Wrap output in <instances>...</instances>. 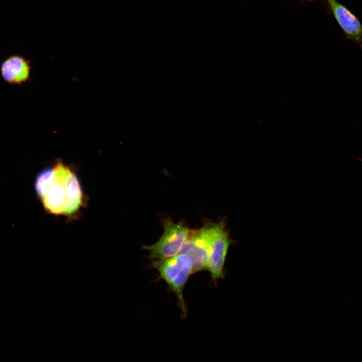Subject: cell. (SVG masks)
I'll list each match as a JSON object with an SVG mask.
<instances>
[{
    "label": "cell",
    "instance_id": "1",
    "mask_svg": "<svg viewBox=\"0 0 362 362\" xmlns=\"http://www.w3.org/2000/svg\"><path fill=\"white\" fill-rule=\"evenodd\" d=\"M35 188L49 213L71 216L82 205L83 195L79 180L72 169L61 162L41 171L36 177Z\"/></svg>",
    "mask_w": 362,
    "mask_h": 362
},
{
    "label": "cell",
    "instance_id": "2",
    "mask_svg": "<svg viewBox=\"0 0 362 362\" xmlns=\"http://www.w3.org/2000/svg\"><path fill=\"white\" fill-rule=\"evenodd\" d=\"M152 266L175 294L182 315L186 317L187 307L183 291L189 277L194 274L192 259L186 254L179 253L171 257L152 260Z\"/></svg>",
    "mask_w": 362,
    "mask_h": 362
},
{
    "label": "cell",
    "instance_id": "3",
    "mask_svg": "<svg viewBox=\"0 0 362 362\" xmlns=\"http://www.w3.org/2000/svg\"><path fill=\"white\" fill-rule=\"evenodd\" d=\"M219 222H206L197 229H190L179 253L190 257L193 263L194 274L207 270L211 244Z\"/></svg>",
    "mask_w": 362,
    "mask_h": 362
},
{
    "label": "cell",
    "instance_id": "4",
    "mask_svg": "<svg viewBox=\"0 0 362 362\" xmlns=\"http://www.w3.org/2000/svg\"><path fill=\"white\" fill-rule=\"evenodd\" d=\"M163 233L159 239L151 245H144L149 251V258L161 259L178 254L185 243L190 229L182 222L175 223L169 219L163 221Z\"/></svg>",
    "mask_w": 362,
    "mask_h": 362
},
{
    "label": "cell",
    "instance_id": "5",
    "mask_svg": "<svg viewBox=\"0 0 362 362\" xmlns=\"http://www.w3.org/2000/svg\"><path fill=\"white\" fill-rule=\"evenodd\" d=\"M226 221L222 220L213 238L208 261L207 268L212 280L216 282L225 276L224 265L230 246L234 242L225 229Z\"/></svg>",
    "mask_w": 362,
    "mask_h": 362
},
{
    "label": "cell",
    "instance_id": "6",
    "mask_svg": "<svg viewBox=\"0 0 362 362\" xmlns=\"http://www.w3.org/2000/svg\"><path fill=\"white\" fill-rule=\"evenodd\" d=\"M329 8L347 40L362 48V24L347 7L336 0H326Z\"/></svg>",
    "mask_w": 362,
    "mask_h": 362
},
{
    "label": "cell",
    "instance_id": "7",
    "mask_svg": "<svg viewBox=\"0 0 362 362\" xmlns=\"http://www.w3.org/2000/svg\"><path fill=\"white\" fill-rule=\"evenodd\" d=\"M1 73L3 79L12 84H20L29 78L30 61L18 55H13L1 64Z\"/></svg>",
    "mask_w": 362,
    "mask_h": 362
}]
</instances>
